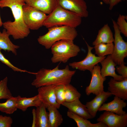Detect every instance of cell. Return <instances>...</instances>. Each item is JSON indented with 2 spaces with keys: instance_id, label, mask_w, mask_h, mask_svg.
<instances>
[{
  "instance_id": "cell-1",
  "label": "cell",
  "mask_w": 127,
  "mask_h": 127,
  "mask_svg": "<svg viewBox=\"0 0 127 127\" xmlns=\"http://www.w3.org/2000/svg\"><path fill=\"white\" fill-rule=\"evenodd\" d=\"M25 4V0H0V8L8 7L12 12L14 21L5 22L2 26L15 40L24 39L30 32L23 19V8Z\"/></svg>"
},
{
  "instance_id": "cell-2",
  "label": "cell",
  "mask_w": 127,
  "mask_h": 127,
  "mask_svg": "<svg viewBox=\"0 0 127 127\" xmlns=\"http://www.w3.org/2000/svg\"><path fill=\"white\" fill-rule=\"evenodd\" d=\"M75 70H71L68 65L62 69L58 65L52 69L42 68L36 73V78L31 83L36 88L48 85H65L70 83Z\"/></svg>"
},
{
  "instance_id": "cell-3",
  "label": "cell",
  "mask_w": 127,
  "mask_h": 127,
  "mask_svg": "<svg viewBox=\"0 0 127 127\" xmlns=\"http://www.w3.org/2000/svg\"><path fill=\"white\" fill-rule=\"evenodd\" d=\"M82 18L76 13L58 5L47 15L43 26L48 28L62 26L76 28L81 24Z\"/></svg>"
},
{
  "instance_id": "cell-4",
  "label": "cell",
  "mask_w": 127,
  "mask_h": 127,
  "mask_svg": "<svg viewBox=\"0 0 127 127\" xmlns=\"http://www.w3.org/2000/svg\"><path fill=\"white\" fill-rule=\"evenodd\" d=\"M48 32L39 36L38 43L47 49L59 40H74L78 35L75 28L66 26H55L48 28Z\"/></svg>"
},
{
  "instance_id": "cell-5",
  "label": "cell",
  "mask_w": 127,
  "mask_h": 127,
  "mask_svg": "<svg viewBox=\"0 0 127 127\" xmlns=\"http://www.w3.org/2000/svg\"><path fill=\"white\" fill-rule=\"evenodd\" d=\"M50 48L52 54L51 61L53 63H66L70 58L77 56L80 51L79 47L74 44L73 40H68L57 41Z\"/></svg>"
},
{
  "instance_id": "cell-6",
  "label": "cell",
  "mask_w": 127,
  "mask_h": 127,
  "mask_svg": "<svg viewBox=\"0 0 127 127\" xmlns=\"http://www.w3.org/2000/svg\"><path fill=\"white\" fill-rule=\"evenodd\" d=\"M23 10V20L29 29L37 30L43 26L46 14L26 3Z\"/></svg>"
},
{
  "instance_id": "cell-7",
  "label": "cell",
  "mask_w": 127,
  "mask_h": 127,
  "mask_svg": "<svg viewBox=\"0 0 127 127\" xmlns=\"http://www.w3.org/2000/svg\"><path fill=\"white\" fill-rule=\"evenodd\" d=\"M114 35V48L111 55L114 62L119 65L124 62V60L127 56V43L123 39L121 35L116 21L112 20Z\"/></svg>"
},
{
  "instance_id": "cell-8",
  "label": "cell",
  "mask_w": 127,
  "mask_h": 127,
  "mask_svg": "<svg viewBox=\"0 0 127 127\" xmlns=\"http://www.w3.org/2000/svg\"><path fill=\"white\" fill-rule=\"evenodd\" d=\"M85 42L88 49L86 57L80 61L73 62L69 63V65L73 68L82 71L88 70L91 73L94 67L100 63L106 57L96 56L91 52L94 47L90 46L86 41Z\"/></svg>"
},
{
  "instance_id": "cell-9",
  "label": "cell",
  "mask_w": 127,
  "mask_h": 127,
  "mask_svg": "<svg viewBox=\"0 0 127 127\" xmlns=\"http://www.w3.org/2000/svg\"><path fill=\"white\" fill-rule=\"evenodd\" d=\"M100 69L97 64L94 67L91 73V78L90 83L85 89L86 94L88 96L91 93L96 95L104 91L103 83L106 78L102 76Z\"/></svg>"
},
{
  "instance_id": "cell-10",
  "label": "cell",
  "mask_w": 127,
  "mask_h": 127,
  "mask_svg": "<svg viewBox=\"0 0 127 127\" xmlns=\"http://www.w3.org/2000/svg\"><path fill=\"white\" fill-rule=\"evenodd\" d=\"M107 127H126L127 126V113L119 115L111 112L105 111L97 119Z\"/></svg>"
},
{
  "instance_id": "cell-11",
  "label": "cell",
  "mask_w": 127,
  "mask_h": 127,
  "mask_svg": "<svg viewBox=\"0 0 127 127\" xmlns=\"http://www.w3.org/2000/svg\"><path fill=\"white\" fill-rule=\"evenodd\" d=\"M58 5L73 12L82 18L88 16L86 3L84 0H56Z\"/></svg>"
},
{
  "instance_id": "cell-12",
  "label": "cell",
  "mask_w": 127,
  "mask_h": 127,
  "mask_svg": "<svg viewBox=\"0 0 127 127\" xmlns=\"http://www.w3.org/2000/svg\"><path fill=\"white\" fill-rule=\"evenodd\" d=\"M56 85L45 86L38 88V95L46 108L51 106L54 107L58 109L60 107V105L57 103L55 94V89Z\"/></svg>"
},
{
  "instance_id": "cell-13",
  "label": "cell",
  "mask_w": 127,
  "mask_h": 127,
  "mask_svg": "<svg viewBox=\"0 0 127 127\" xmlns=\"http://www.w3.org/2000/svg\"><path fill=\"white\" fill-rule=\"evenodd\" d=\"M108 91L124 100H127V78L118 81L111 78L108 83Z\"/></svg>"
},
{
  "instance_id": "cell-14",
  "label": "cell",
  "mask_w": 127,
  "mask_h": 127,
  "mask_svg": "<svg viewBox=\"0 0 127 127\" xmlns=\"http://www.w3.org/2000/svg\"><path fill=\"white\" fill-rule=\"evenodd\" d=\"M100 63L102 67L100 69V73L103 77L111 76L118 81H121L125 79L116 73L115 67L117 64L114 61L111 55H108Z\"/></svg>"
},
{
  "instance_id": "cell-15",
  "label": "cell",
  "mask_w": 127,
  "mask_h": 127,
  "mask_svg": "<svg viewBox=\"0 0 127 127\" xmlns=\"http://www.w3.org/2000/svg\"><path fill=\"white\" fill-rule=\"evenodd\" d=\"M112 95L109 91H104L96 95L92 100L86 103L85 105L93 118L95 117L97 111L103 104Z\"/></svg>"
},
{
  "instance_id": "cell-16",
  "label": "cell",
  "mask_w": 127,
  "mask_h": 127,
  "mask_svg": "<svg viewBox=\"0 0 127 127\" xmlns=\"http://www.w3.org/2000/svg\"><path fill=\"white\" fill-rule=\"evenodd\" d=\"M124 100L115 96L112 101L107 103H104L99 108L98 111H108L119 115H122L126 113L123 108L127 106Z\"/></svg>"
},
{
  "instance_id": "cell-17",
  "label": "cell",
  "mask_w": 127,
  "mask_h": 127,
  "mask_svg": "<svg viewBox=\"0 0 127 127\" xmlns=\"http://www.w3.org/2000/svg\"><path fill=\"white\" fill-rule=\"evenodd\" d=\"M25 3L35 8L48 15L58 5L56 0H25Z\"/></svg>"
},
{
  "instance_id": "cell-18",
  "label": "cell",
  "mask_w": 127,
  "mask_h": 127,
  "mask_svg": "<svg viewBox=\"0 0 127 127\" xmlns=\"http://www.w3.org/2000/svg\"><path fill=\"white\" fill-rule=\"evenodd\" d=\"M42 103L36 109L33 110L32 113L34 119L33 127H49L48 121V112Z\"/></svg>"
},
{
  "instance_id": "cell-19",
  "label": "cell",
  "mask_w": 127,
  "mask_h": 127,
  "mask_svg": "<svg viewBox=\"0 0 127 127\" xmlns=\"http://www.w3.org/2000/svg\"><path fill=\"white\" fill-rule=\"evenodd\" d=\"M62 105L68 108V110L84 119H88L93 118L85 105L83 104L79 99L70 102H65Z\"/></svg>"
},
{
  "instance_id": "cell-20",
  "label": "cell",
  "mask_w": 127,
  "mask_h": 127,
  "mask_svg": "<svg viewBox=\"0 0 127 127\" xmlns=\"http://www.w3.org/2000/svg\"><path fill=\"white\" fill-rule=\"evenodd\" d=\"M114 37L113 33L107 24H105L99 31L95 40L92 42L95 46L101 43H113Z\"/></svg>"
},
{
  "instance_id": "cell-21",
  "label": "cell",
  "mask_w": 127,
  "mask_h": 127,
  "mask_svg": "<svg viewBox=\"0 0 127 127\" xmlns=\"http://www.w3.org/2000/svg\"><path fill=\"white\" fill-rule=\"evenodd\" d=\"M17 97V109L23 111H25L30 107H38L42 103L38 95L31 98L21 97L20 95Z\"/></svg>"
},
{
  "instance_id": "cell-22",
  "label": "cell",
  "mask_w": 127,
  "mask_h": 127,
  "mask_svg": "<svg viewBox=\"0 0 127 127\" xmlns=\"http://www.w3.org/2000/svg\"><path fill=\"white\" fill-rule=\"evenodd\" d=\"M9 36L5 29H4L2 32L0 30V50H3L8 52H11L16 55L17 50L20 46L12 42L9 38Z\"/></svg>"
},
{
  "instance_id": "cell-23",
  "label": "cell",
  "mask_w": 127,
  "mask_h": 127,
  "mask_svg": "<svg viewBox=\"0 0 127 127\" xmlns=\"http://www.w3.org/2000/svg\"><path fill=\"white\" fill-rule=\"evenodd\" d=\"M67 115L68 117L75 122L78 127H107L105 124L101 122H98L96 123H92L87 119L69 110L67 111Z\"/></svg>"
},
{
  "instance_id": "cell-24",
  "label": "cell",
  "mask_w": 127,
  "mask_h": 127,
  "mask_svg": "<svg viewBox=\"0 0 127 127\" xmlns=\"http://www.w3.org/2000/svg\"><path fill=\"white\" fill-rule=\"evenodd\" d=\"M47 108L48 112V121L49 127H58L63 121L62 115L57 108L52 106Z\"/></svg>"
},
{
  "instance_id": "cell-25",
  "label": "cell",
  "mask_w": 127,
  "mask_h": 127,
  "mask_svg": "<svg viewBox=\"0 0 127 127\" xmlns=\"http://www.w3.org/2000/svg\"><path fill=\"white\" fill-rule=\"evenodd\" d=\"M17 109V97L12 96L5 102L0 103V111L6 114H12Z\"/></svg>"
},
{
  "instance_id": "cell-26",
  "label": "cell",
  "mask_w": 127,
  "mask_h": 127,
  "mask_svg": "<svg viewBox=\"0 0 127 127\" xmlns=\"http://www.w3.org/2000/svg\"><path fill=\"white\" fill-rule=\"evenodd\" d=\"M95 54L99 56H106L111 55L114 48L113 43H101L94 46Z\"/></svg>"
},
{
  "instance_id": "cell-27",
  "label": "cell",
  "mask_w": 127,
  "mask_h": 127,
  "mask_svg": "<svg viewBox=\"0 0 127 127\" xmlns=\"http://www.w3.org/2000/svg\"><path fill=\"white\" fill-rule=\"evenodd\" d=\"M65 102H70L79 99L81 95L76 89L70 83L64 86Z\"/></svg>"
},
{
  "instance_id": "cell-28",
  "label": "cell",
  "mask_w": 127,
  "mask_h": 127,
  "mask_svg": "<svg viewBox=\"0 0 127 127\" xmlns=\"http://www.w3.org/2000/svg\"><path fill=\"white\" fill-rule=\"evenodd\" d=\"M8 78L6 77L0 81V99L7 100L13 96L7 86Z\"/></svg>"
},
{
  "instance_id": "cell-29",
  "label": "cell",
  "mask_w": 127,
  "mask_h": 127,
  "mask_svg": "<svg viewBox=\"0 0 127 127\" xmlns=\"http://www.w3.org/2000/svg\"><path fill=\"white\" fill-rule=\"evenodd\" d=\"M127 16L120 14L116 21L121 33L125 37H127Z\"/></svg>"
},
{
  "instance_id": "cell-30",
  "label": "cell",
  "mask_w": 127,
  "mask_h": 127,
  "mask_svg": "<svg viewBox=\"0 0 127 127\" xmlns=\"http://www.w3.org/2000/svg\"><path fill=\"white\" fill-rule=\"evenodd\" d=\"M64 85H56L55 87V92L56 101L60 105H62L65 102L64 91Z\"/></svg>"
},
{
  "instance_id": "cell-31",
  "label": "cell",
  "mask_w": 127,
  "mask_h": 127,
  "mask_svg": "<svg viewBox=\"0 0 127 127\" xmlns=\"http://www.w3.org/2000/svg\"><path fill=\"white\" fill-rule=\"evenodd\" d=\"M0 50V61L5 64L15 71L19 72H27L29 74L35 75L36 73L32 72L26 70H23L16 67L12 64L4 56Z\"/></svg>"
},
{
  "instance_id": "cell-32",
  "label": "cell",
  "mask_w": 127,
  "mask_h": 127,
  "mask_svg": "<svg viewBox=\"0 0 127 127\" xmlns=\"http://www.w3.org/2000/svg\"><path fill=\"white\" fill-rule=\"evenodd\" d=\"M12 123L11 117L0 115V127H10Z\"/></svg>"
},
{
  "instance_id": "cell-33",
  "label": "cell",
  "mask_w": 127,
  "mask_h": 127,
  "mask_svg": "<svg viewBox=\"0 0 127 127\" xmlns=\"http://www.w3.org/2000/svg\"><path fill=\"white\" fill-rule=\"evenodd\" d=\"M124 62L121 63L117 67L116 71L123 78H127V67L125 65Z\"/></svg>"
},
{
  "instance_id": "cell-34",
  "label": "cell",
  "mask_w": 127,
  "mask_h": 127,
  "mask_svg": "<svg viewBox=\"0 0 127 127\" xmlns=\"http://www.w3.org/2000/svg\"><path fill=\"white\" fill-rule=\"evenodd\" d=\"M109 0V9L111 10L114 6L117 5L122 0Z\"/></svg>"
},
{
  "instance_id": "cell-35",
  "label": "cell",
  "mask_w": 127,
  "mask_h": 127,
  "mask_svg": "<svg viewBox=\"0 0 127 127\" xmlns=\"http://www.w3.org/2000/svg\"><path fill=\"white\" fill-rule=\"evenodd\" d=\"M102 0L105 4H109V0Z\"/></svg>"
},
{
  "instance_id": "cell-36",
  "label": "cell",
  "mask_w": 127,
  "mask_h": 127,
  "mask_svg": "<svg viewBox=\"0 0 127 127\" xmlns=\"http://www.w3.org/2000/svg\"><path fill=\"white\" fill-rule=\"evenodd\" d=\"M3 22L2 21L0 16V27H1L3 25Z\"/></svg>"
},
{
  "instance_id": "cell-37",
  "label": "cell",
  "mask_w": 127,
  "mask_h": 127,
  "mask_svg": "<svg viewBox=\"0 0 127 127\" xmlns=\"http://www.w3.org/2000/svg\"></svg>"
}]
</instances>
